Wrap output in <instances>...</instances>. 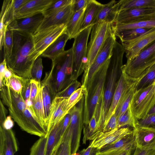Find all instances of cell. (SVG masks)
<instances>
[{
  "label": "cell",
  "mask_w": 155,
  "mask_h": 155,
  "mask_svg": "<svg viewBox=\"0 0 155 155\" xmlns=\"http://www.w3.org/2000/svg\"><path fill=\"white\" fill-rule=\"evenodd\" d=\"M0 97L10 116L22 130L40 137L47 136V129L27 105L21 94L16 93L9 86H5L0 88Z\"/></svg>",
  "instance_id": "cell-1"
},
{
  "label": "cell",
  "mask_w": 155,
  "mask_h": 155,
  "mask_svg": "<svg viewBox=\"0 0 155 155\" xmlns=\"http://www.w3.org/2000/svg\"><path fill=\"white\" fill-rule=\"evenodd\" d=\"M13 32V47L12 54L6 60L8 67L16 75L31 79L32 66L38 58L33 35L17 31Z\"/></svg>",
  "instance_id": "cell-2"
},
{
  "label": "cell",
  "mask_w": 155,
  "mask_h": 155,
  "mask_svg": "<svg viewBox=\"0 0 155 155\" xmlns=\"http://www.w3.org/2000/svg\"><path fill=\"white\" fill-rule=\"evenodd\" d=\"M124 49L116 41L110 58L109 74L106 89L96 107L97 127L96 134L102 131L106 117L109 108L116 88L117 76L121 72Z\"/></svg>",
  "instance_id": "cell-3"
},
{
  "label": "cell",
  "mask_w": 155,
  "mask_h": 155,
  "mask_svg": "<svg viewBox=\"0 0 155 155\" xmlns=\"http://www.w3.org/2000/svg\"><path fill=\"white\" fill-rule=\"evenodd\" d=\"M52 61L51 86L54 98L71 82L73 71L72 48Z\"/></svg>",
  "instance_id": "cell-4"
},
{
  "label": "cell",
  "mask_w": 155,
  "mask_h": 155,
  "mask_svg": "<svg viewBox=\"0 0 155 155\" xmlns=\"http://www.w3.org/2000/svg\"><path fill=\"white\" fill-rule=\"evenodd\" d=\"M114 34L113 24L101 21L93 25L90 41L87 46V63L84 71L81 82L85 80L90 67L106 40Z\"/></svg>",
  "instance_id": "cell-5"
},
{
  "label": "cell",
  "mask_w": 155,
  "mask_h": 155,
  "mask_svg": "<svg viewBox=\"0 0 155 155\" xmlns=\"http://www.w3.org/2000/svg\"><path fill=\"white\" fill-rule=\"evenodd\" d=\"M93 25L80 32L74 38L72 47L73 71L71 81L77 80L84 71L87 63V52L88 38Z\"/></svg>",
  "instance_id": "cell-6"
},
{
  "label": "cell",
  "mask_w": 155,
  "mask_h": 155,
  "mask_svg": "<svg viewBox=\"0 0 155 155\" xmlns=\"http://www.w3.org/2000/svg\"><path fill=\"white\" fill-rule=\"evenodd\" d=\"M116 41L114 34L108 38L90 67L85 80L81 83L85 97H88L99 71L104 64L110 59Z\"/></svg>",
  "instance_id": "cell-7"
},
{
  "label": "cell",
  "mask_w": 155,
  "mask_h": 155,
  "mask_svg": "<svg viewBox=\"0 0 155 155\" xmlns=\"http://www.w3.org/2000/svg\"><path fill=\"white\" fill-rule=\"evenodd\" d=\"M155 64V41L144 48L134 59L127 60L122 71L129 77L136 79Z\"/></svg>",
  "instance_id": "cell-8"
},
{
  "label": "cell",
  "mask_w": 155,
  "mask_h": 155,
  "mask_svg": "<svg viewBox=\"0 0 155 155\" xmlns=\"http://www.w3.org/2000/svg\"><path fill=\"white\" fill-rule=\"evenodd\" d=\"M155 104V82L135 91L130 104L132 113L138 122L145 118Z\"/></svg>",
  "instance_id": "cell-9"
},
{
  "label": "cell",
  "mask_w": 155,
  "mask_h": 155,
  "mask_svg": "<svg viewBox=\"0 0 155 155\" xmlns=\"http://www.w3.org/2000/svg\"><path fill=\"white\" fill-rule=\"evenodd\" d=\"M110 59L101 68L96 77V84L93 86L87 98L84 99L83 124L88 125L97 104L104 91V87L109 65Z\"/></svg>",
  "instance_id": "cell-10"
},
{
  "label": "cell",
  "mask_w": 155,
  "mask_h": 155,
  "mask_svg": "<svg viewBox=\"0 0 155 155\" xmlns=\"http://www.w3.org/2000/svg\"><path fill=\"white\" fill-rule=\"evenodd\" d=\"M84 97L72 107L69 112L71 122L68 128L71 134V154L77 152L80 146L82 129L83 125Z\"/></svg>",
  "instance_id": "cell-11"
},
{
  "label": "cell",
  "mask_w": 155,
  "mask_h": 155,
  "mask_svg": "<svg viewBox=\"0 0 155 155\" xmlns=\"http://www.w3.org/2000/svg\"><path fill=\"white\" fill-rule=\"evenodd\" d=\"M66 25L53 26L33 35L35 52L38 57L60 35L66 31Z\"/></svg>",
  "instance_id": "cell-12"
},
{
  "label": "cell",
  "mask_w": 155,
  "mask_h": 155,
  "mask_svg": "<svg viewBox=\"0 0 155 155\" xmlns=\"http://www.w3.org/2000/svg\"><path fill=\"white\" fill-rule=\"evenodd\" d=\"M155 41V28L149 29L138 37L121 42L127 60L136 57L140 51Z\"/></svg>",
  "instance_id": "cell-13"
},
{
  "label": "cell",
  "mask_w": 155,
  "mask_h": 155,
  "mask_svg": "<svg viewBox=\"0 0 155 155\" xmlns=\"http://www.w3.org/2000/svg\"><path fill=\"white\" fill-rule=\"evenodd\" d=\"M155 19V8H134L119 11L114 23H131Z\"/></svg>",
  "instance_id": "cell-14"
},
{
  "label": "cell",
  "mask_w": 155,
  "mask_h": 155,
  "mask_svg": "<svg viewBox=\"0 0 155 155\" xmlns=\"http://www.w3.org/2000/svg\"><path fill=\"white\" fill-rule=\"evenodd\" d=\"M134 129L129 127L117 128L108 132L99 133L91 140L93 147L98 150L133 133Z\"/></svg>",
  "instance_id": "cell-15"
},
{
  "label": "cell",
  "mask_w": 155,
  "mask_h": 155,
  "mask_svg": "<svg viewBox=\"0 0 155 155\" xmlns=\"http://www.w3.org/2000/svg\"><path fill=\"white\" fill-rule=\"evenodd\" d=\"M44 16L40 14L34 16L15 19L8 26L10 29L33 35L42 22Z\"/></svg>",
  "instance_id": "cell-16"
},
{
  "label": "cell",
  "mask_w": 155,
  "mask_h": 155,
  "mask_svg": "<svg viewBox=\"0 0 155 155\" xmlns=\"http://www.w3.org/2000/svg\"><path fill=\"white\" fill-rule=\"evenodd\" d=\"M54 0H28L16 13L15 19H19L42 14Z\"/></svg>",
  "instance_id": "cell-17"
},
{
  "label": "cell",
  "mask_w": 155,
  "mask_h": 155,
  "mask_svg": "<svg viewBox=\"0 0 155 155\" xmlns=\"http://www.w3.org/2000/svg\"><path fill=\"white\" fill-rule=\"evenodd\" d=\"M72 4L65 7L49 16L44 17L35 34L53 26L66 25L73 13Z\"/></svg>",
  "instance_id": "cell-18"
},
{
  "label": "cell",
  "mask_w": 155,
  "mask_h": 155,
  "mask_svg": "<svg viewBox=\"0 0 155 155\" xmlns=\"http://www.w3.org/2000/svg\"><path fill=\"white\" fill-rule=\"evenodd\" d=\"M120 75L117 82L113 99L105 117L104 126L115 114L117 107L126 88L136 80L129 77L122 70Z\"/></svg>",
  "instance_id": "cell-19"
},
{
  "label": "cell",
  "mask_w": 155,
  "mask_h": 155,
  "mask_svg": "<svg viewBox=\"0 0 155 155\" xmlns=\"http://www.w3.org/2000/svg\"><path fill=\"white\" fill-rule=\"evenodd\" d=\"M68 98L56 96L53 99L48 124V133L68 113L67 109Z\"/></svg>",
  "instance_id": "cell-20"
},
{
  "label": "cell",
  "mask_w": 155,
  "mask_h": 155,
  "mask_svg": "<svg viewBox=\"0 0 155 155\" xmlns=\"http://www.w3.org/2000/svg\"><path fill=\"white\" fill-rule=\"evenodd\" d=\"M18 150L17 141L12 130H5L0 125V155H15Z\"/></svg>",
  "instance_id": "cell-21"
},
{
  "label": "cell",
  "mask_w": 155,
  "mask_h": 155,
  "mask_svg": "<svg viewBox=\"0 0 155 155\" xmlns=\"http://www.w3.org/2000/svg\"><path fill=\"white\" fill-rule=\"evenodd\" d=\"M52 75L51 71L46 72L44 79L41 82L44 113L48 127L52 102L54 98L51 86Z\"/></svg>",
  "instance_id": "cell-22"
},
{
  "label": "cell",
  "mask_w": 155,
  "mask_h": 155,
  "mask_svg": "<svg viewBox=\"0 0 155 155\" xmlns=\"http://www.w3.org/2000/svg\"><path fill=\"white\" fill-rule=\"evenodd\" d=\"M69 39L66 31L52 42L43 52L41 56L48 58L52 61L63 54L66 42Z\"/></svg>",
  "instance_id": "cell-23"
},
{
  "label": "cell",
  "mask_w": 155,
  "mask_h": 155,
  "mask_svg": "<svg viewBox=\"0 0 155 155\" xmlns=\"http://www.w3.org/2000/svg\"><path fill=\"white\" fill-rule=\"evenodd\" d=\"M135 147L141 148L155 141V129L137 126L134 128Z\"/></svg>",
  "instance_id": "cell-24"
},
{
  "label": "cell",
  "mask_w": 155,
  "mask_h": 155,
  "mask_svg": "<svg viewBox=\"0 0 155 155\" xmlns=\"http://www.w3.org/2000/svg\"><path fill=\"white\" fill-rule=\"evenodd\" d=\"M119 12L118 2L112 0L104 4L94 22V25L99 22L104 21L113 24Z\"/></svg>",
  "instance_id": "cell-25"
},
{
  "label": "cell",
  "mask_w": 155,
  "mask_h": 155,
  "mask_svg": "<svg viewBox=\"0 0 155 155\" xmlns=\"http://www.w3.org/2000/svg\"><path fill=\"white\" fill-rule=\"evenodd\" d=\"M62 138L61 121L48 132L45 155H53Z\"/></svg>",
  "instance_id": "cell-26"
},
{
  "label": "cell",
  "mask_w": 155,
  "mask_h": 155,
  "mask_svg": "<svg viewBox=\"0 0 155 155\" xmlns=\"http://www.w3.org/2000/svg\"><path fill=\"white\" fill-rule=\"evenodd\" d=\"M104 4L94 0H89L84 12L80 32L94 22Z\"/></svg>",
  "instance_id": "cell-27"
},
{
  "label": "cell",
  "mask_w": 155,
  "mask_h": 155,
  "mask_svg": "<svg viewBox=\"0 0 155 155\" xmlns=\"http://www.w3.org/2000/svg\"><path fill=\"white\" fill-rule=\"evenodd\" d=\"M139 81L138 79L130 84L125 90L115 113L117 120L129 107Z\"/></svg>",
  "instance_id": "cell-28"
},
{
  "label": "cell",
  "mask_w": 155,
  "mask_h": 155,
  "mask_svg": "<svg viewBox=\"0 0 155 155\" xmlns=\"http://www.w3.org/2000/svg\"><path fill=\"white\" fill-rule=\"evenodd\" d=\"M86 8L74 13L66 25V32L69 39L74 38L80 32Z\"/></svg>",
  "instance_id": "cell-29"
},
{
  "label": "cell",
  "mask_w": 155,
  "mask_h": 155,
  "mask_svg": "<svg viewBox=\"0 0 155 155\" xmlns=\"http://www.w3.org/2000/svg\"><path fill=\"white\" fill-rule=\"evenodd\" d=\"M130 148H135L134 132L133 133L127 135L114 142L103 146L99 150V151L103 152L114 150Z\"/></svg>",
  "instance_id": "cell-30"
},
{
  "label": "cell",
  "mask_w": 155,
  "mask_h": 155,
  "mask_svg": "<svg viewBox=\"0 0 155 155\" xmlns=\"http://www.w3.org/2000/svg\"><path fill=\"white\" fill-rule=\"evenodd\" d=\"M155 28V19L127 23H115L113 24L114 34L125 30L137 28L151 29Z\"/></svg>",
  "instance_id": "cell-31"
},
{
  "label": "cell",
  "mask_w": 155,
  "mask_h": 155,
  "mask_svg": "<svg viewBox=\"0 0 155 155\" xmlns=\"http://www.w3.org/2000/svg\"><path fill=\"white\" fill-rule=\"evenodd\" d=\"M118 2L119 11L136 8H155V0H121Z\"/></svg>",
  "instance_id": "cell-32"
},
{
  "label": "cell",
  "mask_w": 155,
  "mask_h": 155,
  "mask_svg": "<svg viewBox=\"0 0 155 155\" xmlns=\"http://www.w3.org/2000/svg\"><path fill=\"white\" fill-rule=\"evenodd\" d=\"M33 108L36 117L48 130V124L44 113L41 89L33 101Z\"/></svg>",
  "instance_id": "cell-33"
},
{
  "label": "cell",
  "mask_w": 155,
  "mask_h": 155,
  "mask_svg": "<svg viewBox=\"0 0 155 155\" xmlns=\"http://www.w3.org/2000/svg\"><path fill=\"white\" fill-rule=\"evenodd\" d=\"M28 0H12V2L7 12L4 20V27H7L15 20L17 12Z\"/></svg>",
  "instance_id": "cell-34"
},
{
  "label": "cell",
  "mask_w": 155,
  "mask_h": 155,
  "mask_svg": "<svg viewBox=\"0 0 155 155\" xmlns=\"http://www.w3.org/2000/svg\"><path fill=\"white\" fill-rule=\"evenodd\" d=\"M137 124L138 122L132 113L130 105L127 110L118 118L117 128L129 127L134 129L136 127Z\"/></svg>",
  "instance_id": "cell-35"
},
{
  "label": "cell",
  "mask_w": 155,
  "mask_h": 155,
  "mask_svg": "<svg viewBox=\"0 0 155 155\" xmlns=\"http://www.w3.org/2000/svg\"><path fill=\"white\" fill-rule=\"evenodd\" d=\"M150 29L137 28L127 30L114 33L121 42L135 39L143 34Z\"/></svg>",
  "instance_id": "cell-36"
},
{
  "label": "cell",
  "mask_w": 155,
  "mask_h": 155,
  "mask_svg": "<svg viewBox=\"0 0 155 155\" xmlns=\"http://www.w3.org/2000/svg\"><path fill=\"white\" fill-rule=\"evenodd\" d=\"M139 81L136 90L147 87L155 82V64L153 65L139 78Z\"/></svg>",
  "instance_id": "cell-37"
},
{
  "label": "cell",
  "mask_w": 155,
  "mask_h": 155,
  "mask_svg": "<svg viewBox=\"0 0 155 155\" xmlns=\"http://www.w3.org/2000/svg\"><path fill=\"white\" fill-rule=\"evenodd\" d=\"M71 134L67 129L53 155H71Z\"/></svg>",
  "instance_id": "cell-38"
},
{
  "label": "cell",
  "mask_w": 155,
  "mask_h": 155,
  "mask_svg": "<svg viewBox=\"0 0 155 155\" xmlns=\"http://www.w3.org/2000/svg\"><path fill=\"white\" fill-rule=\"evenodd\" d=\"M13 31L8 27L5 31L3 41L4 58L7 60L11 56L13 47Z\"/></svg>",
  "instance_id": "cell-39"
},
{
  "label": "cell",
  "mask_w": 155,
  "mask_h": 155,
  "mask_svg": "<svg viewBox=\"0 0 155 155\" xmlns=\"http://www.w3.org/2000/svg\"><path fill=\"white\" fill-rule=\"evenodd\" d=\"M73 0H54L53 3L42 13L48 17L71 4Z\"/></svg>",
  "instance_id": "cell-40"
},
{
  "label": "cell",
  "mask_w": 155,
  "mask_h": 155,
  "mask_svg": "<svg viewBox=\"0 0 155 155\" xmlns=\"http://www.w3.org/2000/svg\"><path fill=\"white\" fill-rule=\"evenodd\" d=\"M12 0H4L2 5L1 11L0 16V47L2 50L3 45V41L6 29H5L4 22L6 14L9 6L12 2Z\"/></svg>",
  "instance_id": "cell-41"
},
{
  "label": "cell",
  "mask_w": 155,
  "mask_h": 155,
  "mask_svg": "<svg viewBox=\"0 0 155 155\" xmlns=\"http://www.w3.org/2000/svg\"><path fill=\"white\" fill-rule=\"evenodd\" d=\"M47 136L40 137L31 148L29 155H45Z\"/></svg>",
  "instance_id": "cell-42"
},
{
  "label": "cell",
  "mask_w": 155,
  "mask_h": 155,
  "mask_svg": "<svg viewBox=\"0 0 155 155\" xmlns=\"http://www.w3.org/2000/svg\"><path fill=\"white\" fill-rule=\"evenodd\" d=\"M42 59L40 56L35 60L31 71V79L41 82L43 69Z\"/></svg>",
  "instance_id": "cell-43"
},
{
  "label": "cell",
  "mask_w": 155,
  "mask_h": 155,
  "mask_svg": "<svg viewBox=\"0 0 155 155\" xmlns=\"http://www.w3.org/2000/svg\"><path fill=\"white\" fill-rule=\"evenodd\" d=\"M84 96L83 89L81 86L74 91L68 99L67 109L68 113L72 107L81 100Z\"/></svg>",
  "instance_id": "cell-44"
},
{
  "label": "cell",
  "mask_w": 155,
  "mask_h": 155,
  "mask_svg": "<svg viewBox=\"0 0 155 155\" xmlns=\"http://www.w3.org/2000/svg\"><path fill=\"white\" fill-rule=\"evenodd\" d=\"M23 77L19 76L14 73L8 81L6 86H9L15 92L21 94L23 88L22 79Z\"/></svg>",
  "instance_id": "cell-45"
},
{
  "label": "cell",
  "mask_w": 155,
  "mask_h": 155,
  "mask_svg": "<svg viewBox=\"0 0 155 155\" xmlns=\"http://www.w3.org/2000/svg\"><path fill=\"white\" fill-rule=\"evenodd\" d=\"M81 86V84L77 80L73 81L63 90L58 93L56 96L68 98Z\"/></svg>",
  "instance_id": "cell-46"
},
{
  "label": "cell",
  "mask_w": 155,
  "mask_h": 155,
  "mask_svg": "<svg viewBox=\"0 0 155 155\" xmlns=\"http://www.w3.org/2000/svg\"><path fill=\"white\" fill-rule=\"evenodd\" d=\"M133 155H155V141L142 147H135Z\"/></svg>",
  "instance_id": "cell-47"
},
{
  "label": "cell",
  "mask_w": 155,
  "mask_h": 155,
  "mask_svg": "<svg viewBox=\"0 0 155 155\" xmlns=\"http://www.w3.org/2000/svg\"><path fill=\"white\" fill-rule=\"evenodd\" d=\"M134 148L114 150L105 152H101L99 150L96 155H130Z\"/></svg>",
  "instance_id": "cell-48"
},
{
  "label": "cell",
  "mask_w": 155,
  "mask_h": 155,
  "mask_svg": "<svg viewBox=\"0 0 155 155\" xmlns=\"http://www.w3.org/2000/svg\"><path fill=\"white\" fill-rule=\"evenodd\" d=\"M137 126L155 129V113L147 116L144 118L139 120Z\"/></svg>",
  "instance_id": "cell-49"
},
{
  "label": "cell",
  "mask_w": 155,
  "mask_h": 155,
  "mask_svg": "<svg viewBox=\"0 0 155 155\" xmlns=\"http://www.w3.org/2000/svg\"><path fill=\"white\" fill-rule=\"evenodd\" d=\"M30 79L24 78L22 79L23 88L21 92L22 96L25 101L30 100L31 92Z\"/></svg>",
  "instance_id": "cell-50"
},
{
  "label": "cell",
  "mask_w": 155,
  "mask_h": 155,
  "mask_svg": "<svg viewBox=\"0 0 155 155\" xmlns=\"http://www.w3.org/2000/svg\"><path fill=\"white\" fill-rule=\"evenodd\" d=\"M31 85L30 100L32 102L41 90V82L33 79H30Z\"/></svg>",
  "instance_id": "cell-51"
},
{
  "label": "cell",
  "mask_w": 155,
  "mask_h": 155,
  "mask_svg": "<svg viewBox=\"0 0 155 155\" xmlns=\"http://www.w3.org/2000/svg\"><path fill=\"white\" fill-rule=\"evenodd\" d=\"M117 119L114 114L104 126L102 132H108L117 128Z\"/></svg>",
  "instance_id": "cell-52"
},
{
  "label": "cell",
  "mask_w": 155,
  "mask_h": 155,
  "mask_svg": "<svg viewBox=\"0 0 155 155\" xmlns=\"http://www.w3.org/2000/svg\"><path fill=\"white\" fill-rule=\"evenodd\" d=\"M89 1V0H73L72 6L73 13L85 8Z\"/></svg>",
  "instance_id": "cell-53"
},
{
  "label": "cell",
  "mask_w": 155,
  "mask_h": 155,
  "mask_svg": "<svg viewBox=\"0 0 155 155\" xmlns=\"http://www.w3.org/2000/svg\"><path fill=\"white\" fill-rule=\"evenodd\" d=\"M71 119V114L68 112L61 120V134L62 137L69 126Z\"/></svg>",
  "instance_id": "cell-54"
},
{
  "label": "cell",
  "mask_w": 155,
  "mask_h": 155,
  "mask_svg": "<svg viewBox=\"0 0 155 155\" xmlns=\"http://www.w3.org/2000/svg\"><path fill=\"white\" fill-rule=\"evenodd\" d=\"M8 68L7 61L4 58L0 65V88L4 87V73L6 69Z\"/></svg>",
  "instance_id": "cell-55"
},
{
  "label": "cell",
  "mask_w": 155,
  "mask_h": 155,
  "mask_svg": "<svg viewBox=\"0 0 155 155\" xmlns=\"http://www.w3.org/2000/svg\"><path fill=\"white\" fill-rule=\"evenodd\" d=\"M0 125L2 126L4 129L6 130H10L12 129L14 125V122L12 119L11 116H8L6 118L2 124Z\"/></svg>",
  "instance_id": "cell-56"
},
{
  "label": "cell",
  "mask_w": 155,
  "mask_h": 155,
  "mask_svg": "<svg viewBox=\"0 0 155 155\" xmlns=\"http://www.w3.org/2000/svg\"><path fill=\"white\" fill-rule=\"evenodd\" d=\"M7 113V109L5 107L4 104L1 100L0 103V124H2L6 118Z\"/></svg>",
  "instance_id": "cell-57"
},
{
  "label": "cell",
  "mask_w": 155,
  "mask_h": 155,
  "mask_svg": "<svg viewBox=\"0 0 155 155\" xmlns=\"http://www.w3.org/2000/svg\"><path fill=\"white\" fill-rule=\"evenodd\" d=\"M93 148L91 142L89 146L86 149L82 150L79 153L80 155H90Z\"/></svg>",
  "instance_id": "cell-58"
},
{
  "label": "cell",
  "mask_w": 155,
  "mask_h": 155,
  "mask_svg": "<svg viewBox=\"0 0 155 155\" xmlns=\"http://www.w3.org/2000/svg\"><path fill=\"white\" fill-rule=\"evenodd\" d=\"M155 113V104L148 113L147 116L152 114Z\"/></svg>",
  "instance_id": "cell-59"
},
{
  "label": "cell",
  "mask_w": 155,
  "mask_h": 155,
  "mask_svg": "<svg viewBox=\"0 0 155 155\" xmlns=\"http://www.w3.org/2000/svg\"><path fill=\"white\" fill-rule=\"evenodd\" d=\"M99 150L97 148L93 147L90 155H96V154Z\"/></svg>",
  "instance_id": "cell-60"
},
{
  "label": "cell",
  "mask_w": 155,
  "mask_h": 155,
  "mask_svg": "<svg viewBox=\"0 0 155 155\" xmlns=\"http://www.w3.org/2000/svg\"><path fill=\"white\" fill-rule=\"evenodd\" d=\"M71 155H80V154L79 153L76 152L71 154Z\"/></svg>",
  "instance_id": "cell-61"
}]
</instances>
